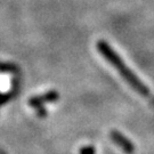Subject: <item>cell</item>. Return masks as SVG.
Returning <instances> with one entry per match:
<instances>
[{
  "mask_svg": "<svg viewBox=\"0 0 154 154\" xmlns=\"http://www.w3.org/2000/svg\"><path fill=\"white\" fill-rule=\"evenodd\" d=\"M97 49H98V51L102 54V56L104 57L105 60L120 73V75L126 80L127 83L136 93H138L140 96H144V97L149 96V89L144 85L140 79H138L136 77V74L131 70H129L127 67L126 63L123 62V60L116 54L114 50L112 49V47L106 41H104V40L98 41L97 42Z\"/></svg>",
  "mask_w": 154,
  "mask_h": 154,
  "instance_id": "6da1fadb",
  "label": "cell"
},
{
  "mask_svg": "<svg viewBox=\"0 0 154 154\" xmlns=\"http://www.w3.org/2000/svg\"><path fill=\"white\" fill-rule=\"evenodd\" d=\"M110 136H111V139H112L125 153L132 154L135 152V146H134V144H132L126 136H123L121 132L116 131V130H113V131H111Z\"/></svg>",
  "mask_w": 154,
  "mask_h": 154,
  "instance_id": "7a4b0ae2",
  "label": "cell"
},
{
  "mask_svg": "<svg viewBox=\"0 0 154 154\" xmlns=\"http://www.w3.org/2000/svg\"><path fill=\"white\" fill-rule=\"evenodd\" d=\"M58 98H60V94L55 90H50V91H47L44 95L31 97L29 99V105H31L33 107H37V106H41L45 103H54Z\"/></svg>",
  "mask_w": 154,
  "mask_h": 154,
  "instance_id": "3957f363",
  "label": "cell"
},
{
  "mask_svg": "<svg viewBox=\"0 0 154 154\" xmlns=\"http://www.w3.org/2000/svg\"><path fill=\"white\" fill-rule=\"evenodd\" d=\"M18 89H20V83H18V80L15 79V80H14V83H13V88H11L8 93L0 94V105L6 104V103H8L11 98H14L17 95V93H18Z\"/></svg>",
  "mask_w": 154,
  "mask_h": 154,
  "instance_id": "277c9868",
  "label": "cell"
},
{
  "mask_svg": "<svg viewBox=\"0 0 154 154\" xmlns=\"http://www.w3.org/2000/svg\"><path fill=\"white\" fill-rule=\"evenodd\" d=\"M0 72H6V73H13L17 74L20 72L18 66L11 63H0Z\"/></svg>",
  "mask_w": 154,
  "mask_h": 154,
  "instance_id": "5b68a950",
  "label": "cell"
},
{
  "mask_svg": "<svg viewBox=\"0 0 154 154\" xmlns=\"http://www.w3.org/2000/svg\"><path fill=\"white\" fill-rule=\"evenodd\" d=\"M80 154H96V149L91 145H87L80 149Z\"/></svg>",
  "mask_w": 154,
  "mask_h": 154,
  "instance_id": "8992f818",
  "label": "cell"
},
{
  "mask_svg": "<svg viewBox=\"0 0 154 154\" xmlns=\"http://www.w3.org/2000/svg\"><path fill=\"white\" fill-rule=\"evenodd\" d=\"M35 109H37V116H38L44 118V116H47V111H46V109H45L42 105H41V106H37Z\"/></svg>",
  "mask_w": 154,
  "mask_h": 154,
  "instance_id": "52a82bcc",
  "label": "cell"
}]
</instances>
